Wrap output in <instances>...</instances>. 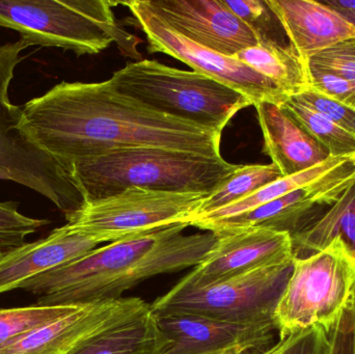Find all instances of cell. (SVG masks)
<instances>
[{
  "instance_id": "30bf717a",
  "label": "cell",
  "mask_w": 355,
  "mask_h": 354,
  "mask_svg": "<svg viewBox=\"0 0 355 354\" xmlns=\"http://www.w3.org/2000/svg\"><path fill=\"white\" fill-rule=\"evenodd\" d=\"M132 14V23L147 37L150 53H164L181 60L194 72L218 81L245 96L252 106L264 102L283 105L288 96L272 81L237 58L202 47L178 33L156 16L144 0L119 2Z\"/></svg>"
},
{
  "instance_id": "5bb4252c",
  "label": "cell",
  "mask_w": 355,
  "mask_h": 354,
  "mask_svg": "<svg viewBox=\"0 0 355 354\" xmlns=\"http://www.w3.org/2000/svg\"><path fill=\"white\" fill-rule=\"evenodd\" d=\"M137 297L79 303L70 313L0 351V354H73L103 330L143 309Z\"/></svg>"
},
{
  "instance_id": "277c9868",
  "label": "cell",
  "mask_w": 355,
  "mask_h": 354,
  "mask_svg": "<svg viewBox=\"0 0 355 354\" xmlns=\"http://www.w3.org/2000/svg\"><path fill=\"white\" fill-rule=\"evenodd\" d=\"M106 0H0V27L20 33L27 46L55 47L94 55L118 44L135 57V37L116 23ZM139 54V53H137Z\"/></svg>"
},
{
  "instance_id": "484cf974",
  "label": "cell",
  "mask_w": 355,
  "mask_h": 354,
  "mask_svg": "<svg viewBox=\"0 0 355 354\" xmlns=\"http://www.w3.org/2000/svg\"><path fill=\"white\" fill-rule=\"evenodd\" d=\"M258 37L259 43L290 45L284 39L286 35L279 19L269 8L266 0H221Z\"/></svg>"
},
{
  "instance_id": "4fadbf2b",
  "label": "cell",
  "mask_w": 355,
  "mask_h": 354,
  "mask_svg": "<svg viewBox=\"0 0 355 354\" xmlns=\"http://www.w3.org/2000/svg\"><path fill=\"white\" fill-rule=\"evenodd\" d=\"M146 6L189 41L234 56L258 45L254 33L221 0H144Z\"/></svg>"
},
{
  "instance_id": "8992f818",
  "label": "cell",
  "mask_w": 355,
  "mask_h": 354,
  "mask_svg": "<svg viewBox=\"0 0 355 354\" xmlns=\"http://www.w3.org/2000/svg\"><path fill=\"white\" fill-rule=\"evenodd\" d=\"M21 39L0 45V180L12 181L45 197L68 220L80 211L87 200L72 175L31 136L22 107L14 105L8 87L21 52Z\"/></svg>"
},
{
  "instance_id": "ffe728a7",
  "label": "cell",
  "mask_w": 355,
  "mask_h": 354,
  "mask_svg": "<svg viewBox=\"0 0 355 354\" xmlns=\"http://www.w3.org/2000/svg\"><path fill=\"white\" fill-rule=\"evenodd\" d=\"M294 258H304L339 240L355 260V177L327 211L292 237Z\"/></svg>"
},
{
  "instance_id": "83f0119b",
  "label": "cell",
  "mask_w": 355,
  "mask_h": 354,
  "mask_svg": "<svg viewBox=\"0 0 355 354\" xmlns=\"http://www.w3.org/2000/svg\"><path fill=\"white\" fill-rule=\"evenodd\" d=\"M294 97L297 98L302 104L308 106L311 109L318 112L319 114L329 118L344 130L355 135V109L354 108L327 97V95L316 91L313 87Z\"/></svg>"
},
{
  "instance_id": "4dcf8cb0",
  "label": "cell",
  "mask_w": 355,
  "mask_h": 354,
  "mask_svg": "<svg viewBox=\"0 0 355 354\" xmlns=\"http://www.w3.org/2000/svg\"><path fill=\"white\" fill-rule=\"evenodd\" d=\"M281 340L277 354H329V333L321 326L300 330Z\"/></svg>"
},
{
  "instance_id": "44dd1931",
  "label": "cell",
  "mask_w": 355,
  "mask_h": 354,
  "mask_svg": "<svg viewBox=\"0 0 355 354\" xmlns=\"http://www.w3.org/2000/svg\"><path fill=\"white\" fill-rule=\"evenodd\" d=\"M234 57L272 81L288 97L312 87L308 62L291 45L259 43L241 50Z\"/></svg>"
},
{
  "instance_id": "d4e9b609",
  "label": "cell",
  "mask_w": 355,
  "mask_h": 354,
  "mask_svg": "<svg viewBox=\"0 0 355 354\" xmlns=\"http://www.w3.org/2000/svg\"><path fill=\"white\" fill-rule=\"evenodd\" d=\"M78 305H35L0 310V351L29 333L67 315Z\"/></svg>"
},
{
  "instance_id": "ac0fdd59",
  "label": "cell",
  "mask_w": 355,
  "mask_h": 354,
  "mask_svg": "<svg viewBox=\"0 0 355 354\" xmlns=\"http://www.w3.org/2000/svg\"><path fill=\"white\" fill-rule=\"evenodd\" d=\"M254 107L264 137V153L282 176H293L331 158L329 152L283 105L264 102Z\"/></svg>"
},
{
  "instance_id": "f1b7e54d",
  "label": "cell",
  "mask_w": 355,
  "mask_h": 354,
  "mask_svg": "<svg viewBox=\"0 0 355 354\" xmlns=\"http://www.w3.org/2000/svg\"><path fill=\"white\" fill-rule=\"evenodd\" d=\"M308 64L340 75L355 87V39H347L309 58Z\"/></svg>"
},
{
  "instance_id": "2e32d148",
  "label": "cell",
  "mask_w": 355,
  "mask_h": 354,
  "mask_svg": "<svg viewBox=\"0 0 355 354\" xmlns=\"http://www.w3.org/2000/svg\"><path fill=\"white\" fill-rule=\"evenodd\" d=\"M100 245L97 239L75 232L66 224L39 240L0 251V294L21 289L28 281L72 263Z\"/></svg>"
},
{
  "instance_id": "52a82bcc",
  "label": "cell",
  "mask_w": 355,
  "mask_h": 354,
  "mask_svg": "<svg viewBox=\"0 0 355 354\" xmlns=\"http://www.w3.org/2000/svg\"><path fill=\"white\" fill-rule=\"evenodd\" d=\"M355 297V260L343 243L294 258L293 270L275 311L279 339L313 326L329 333Z\"/></svg>"
},
{
  "instance_id": "603a6c76",
  "label": "cell",
  "mask_w": 355,
  "mask_h": 354,
  "mask_svg": "<svg viewBox=\"0 0 355 354\" xmlns=\"http://www.w3.org/2000/svg\"><path fill=\"white\" fill-rule=\"evenodd\" d=\"M282 177L273 163L239 166L204 200L196 218L233 205Z\"/></svg>"
},
{
  "instance_id": "d590c367",
  "label": "cell",
  "mask_w": 355,
  "mask_h": 354,
  "mask_svg": "<svg viewBox=\"0 0 355 354\" xmlns=\"http://www.w3.org/2000/svg\"><path fill=\"white\" fill-rule=\"evenodd\" d=\"M354 351L355 354V297L354 301Z\"/></svg>"
},
{
  "instance_id": "3957f363",
  "label": "cell",
  "mask_w": 355,
  "mask_h": 354,
  "mask_svg": "<svg viewBox=\"0 0 355 354\" xmlns=\"http://www.w3.org/2000/svg\"><path fill=\"white\" fill-rule=\"evenodd\" d=\"M238 166L223 157L147 148L80 160L70 172L89 203L129 187L210 195Z\"/></svg>"
},
{
  "instance_id": "836d02e7",
  "label": "cell",
  "mask_w": 355,
  "mask_h": 354,
  "mask_svg": "<svg viewBox=\"0 0 355 354\" xmlns=\"http://www.w3.org/2000/svg\"><path fill=\"white\" fill-rule=\"evenodd\" d=\"M322 2L337 12H355V0H324Z\"/></svg>"
},
{
  "instance_id": "1f68e13d",
  "label": "cell",
  "mask_w": 355,
  "mask_h": 354,
  "mask_svg": "<svg viewBox=\"0 0 355 354\" xmlns=\"http://www.w3.org/2000/svg\"><path fill=\"white\" fill-rule=\"evenodd\" d=\"M354 301L342 311L329 330V354H354Z\"/></svg>"
},
{
  "instance_id": "4316f807",
  "label": "cell",
  "mask_w": 355,
  "mask_h": 354,
  "mask_svg": "<svg viewBox=\"0 0 355 354\" xmlns=\"http://www.w3.org/2000/svg\"><path fill=\"white\" fill-rule=\"evenodd\" d=\"M49 224L50 220L21 213L17 202H0V251L24 245L29 235Z\"/></svg>"
},
{
  "instance_id": "e575fe53",
  "label": "cell",
  "mask_w": 355,
  "mask_h": 354,
  "mask_svg": "<svg viewBox=\"0 0 355 354\" xmlns=\"http://www.w3.org/2000/svg\"><path fill=\"white\" fill-rule=\"evenodd\" d=\"M355 27V12H338Z\"/></svg>"
},
{
  "instance_id": "6da1fadb",
  "label": "cell",
  "mask_w": 355,
  "mask_h": 354,
  "mask_svg": "<svg viewBox=\"0 0 355 354\" xmlns=\"http://www.w3.org/2000/svg\"><path fill=\"white\" fill-rule=\"evenodd\" d=\"M22 109L35 143L69 172L74 162L125 150L223 157V133L151 109L116 91L110 80L62 81Z\"/></svg>"
},
{
  "instance_id": "5b68a950",
  "label": "cell",
  "mask_w": 355,
  "mask_h": 354,
  "mask_svg": "<svg viewBox=\"0 0 355 354\" xmlns=\"http://www.w3.org/2000/svg\"><path fill=\"white\" fill-rule=\"evenodd\" d=\"M108 80L151 109L219 133L240 110L252 105L245 96L214 79L156 60L129 62Z\"/></svg>"
},
{
  "instance_id": "d6986e66",
  "label": "cell",
  "mask_w": 355,
  "mask_h": 354,
  "mask_svg": "<svg viewBox=\"0 0 355 354\" xmlns=\"http://www.w3.org/2000/svg\"><path fill=\"white\" fill-rule=\"evenodd\" d=\"M168 343L151 305H147L100 333L73 354H162Z\"/></svg>"
},
{
  "instance_id": "7c38bea8",
  "label": "cell",
  "mask_w": 355,
  "mask_h": 354,
  "mask_svg": "<svg viewBox=\"0 0 355 354\" xmlns=\"http://www.w3.org/2000/svg\"><path fill=\"white\" fill-rule=\"evenodd\" d=\"M215 235L208 255L178 284L207 286L294 259L291 236L286 233L244 229Z\"/></svg>"
},
{
  "instance_id": "ba28073f",
  "label": "cell",
  "mask_w": 355,
  "mask_h": 354,
  "mask_svg": "<svg viewBox=\"0 0 355 354\" xmlns=\"http://www.w3.org/2000/svg\"><path fill=\"white\" fill-rule=\"evenodd\" d=\"M294 259L202 287L176 284L151 305L154 313H185L236 324H275Z\"/></svg>"
},
{
  "instance_id": "9a60e30c",
  "label": "cell",
  "mask_w": 355,
  "mask_h": 354,
  "mask_svg": "<svg viewBox=\"0 0 355 354\" xmlns=\"http://www.w3.org/2000/svg\"><path fill=\"white\" fill-rule=\"evenodd\" d=\"M154 314L170 341L162 354H217L241 345L270 347L279 333L275 324H236L185 313Z\"/></svg>"
},
{
  "instance_id": "f546056e",
  "label": "cell",
  "mask_w": 355,
  "mask_h": 354,
  "mask_svg": "<svg viewBox=\"0 0 355 354\" xmlns=\"http://www.w3.org/2000/svg\"><path fill=\"white\" fill-rule=\"evenodd\" d=\"M308 68L313 89L355 109V87L352 83L331 71L310 64Z\"/></svg>"
},
{
  "instance_id": "e0dca14e",
  "label": "cell",
  "mask_w": 355,
  "mask_h": 354,
  "mask_svg": "<svg viewBox=\"0 0 355 354\" xmlns=\"http://www.w3.org/2000/svg\"><path fill=\"white\" fill-rule=\"evenodd\" d=\"M296 53L308 62L315 54L355 39V27L337 10L315 0H266Z\"/></svg>"
},
{
  "instance_id": "8fae6325",
  "label": "cell",
  "mask_w": 355,
  "mask_h": 354,
  "mask_svg": "<svg viewBox=\"0 0 355 354\" xmlns=\"http://www.w3.org/2000/svg\"><path fill=\"white\" fill-rule=\"evenodd\" d=\"M355 177V156L324 176L275 201L235 218L209 222L214 233L244 229H264L292 237L320 218L333 205Z\"/></svg>"
},
{
  "instance_id": "7402d4cb",
  "label": "cell",
  "mask_w": 355,
  "mask_h": 354,
  "mask_svg": "<svg viewBox=\"0 0 355 354\" xmlns=\"http://www.w3.org/2000/svg\"><path fill=\"white\" fill-rule=\"evenodd\" d=\"M348 158L331 157L327 161L322 162L314 168H309L304 172H298L293 176L282 177L279 180L262 187L256 193L244 197L243 200L233 204V205L227 206L223 209L216 210V211L211 212L202 218H196L190 226L193 227L194 224H202V222H217V220L235 218L240 214L246 213V212L252 211L261 206L266 205L270 202L275 201V200L321 178L340 164L343 163Z\"/></svg>"
},
{
  "instance_id": "7a4b0ae2",
  "label": "cell",
  "mask_w": 355,
  "mask_h": 354,
  "mask_svg": "<svg viewBox=\"0 0 355 354\" xmlns=\"http://www.w3.org/2000/svg\"><path fill=\"white\" fill-rule=\"evenodd\" d=\"M180 224L97 247L80 259L23 285L37 305H78L122 299L125 291L158 274L196 267L217 241L212 232L184 235Z\"/></svg>"
},
{
  "instance_id": "9c48e42d",
  "label": "cell",
  "mask_w": 355,
  "mask_h": 354,
  "mask_svg": "<svg viewBox=\"0 0 355 354\" xmlns=\"http://www.w3.org/2000/svg\"><path fill=\"white\" fill-rule=\"evenodd\" d=\"M208 195L129 187L122 193L89 202L67 220V224L71 230L101 243L116 242L174 224L190 226Z\"/></svg>"
},
{
  "instance_id": "d6a6232c",
  "label": "cell",
  "mask_w": 355,
  "mask_h": 354,
  "mask_svg": "<svg viewBox=\"0 0 355 354\" xmlns=\"http://www.w3.org/2000/svg\"><path fill=\"white\" fill-rule=\"evenodd\" d=\"M282 340L279 339L273 346L265 347L259 345H241L227 349L217 354H277L281 347Z\"/></svg>"
},
{
  "instance_id": "cb8c5ba5",
  "label": "cell",
  "mask_w": 355,
  "mask_h": 354,
  "mask_svg": "<svg viewBox=\"0 0 355 354\" xmlns=\"http://www.w3.org/2000/svg\"><path fill=\"white\" fill-rule=\"evenodd\" d=\"M283 106L329 152L331 157L355 156V135L311 109L294 96L288 98Z\"/></svg>"
}]
</instances>
